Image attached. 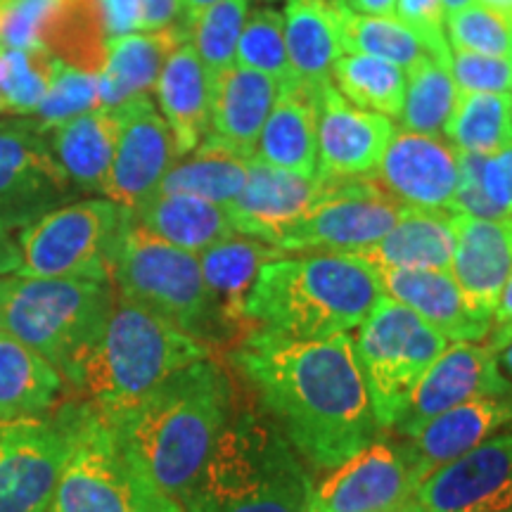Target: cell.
Returning a JSON list of instances; mask_svg holds the SVG:
<instances>
[{
	"mask_svg": "<svg viewBox=\"0 0 512 512\" xmlns=\"http://www.w3.org/2000/svg\"><path fill=\"white\" fill-rule=\"evenodd\" d=\"M230 361L261 413L320 470L347 463L380 432L349 332L302 342L252 328L235 342Z\"/></svg>",
	"mask_w": 512,
	"mask_h": 512,
	"instance_id": "6da1fadb",
	"label": "cell"
},
{
	"mask_svg": "<svg viewBox=\"0 0 512 512\" xmlns=\"http://www.w3.org/2000/svg\"><path fill=\"white\" fill-rule=\"evenodd\" d=\"M233 415V382L211 358L117 411L100 413L128 463L183 505Z\"/></svg>",
	"mask_w": 512,
	"mask_h": 512,
	"instance_id": "7a4b0ae2",
	"label": "cell"
},
{
	"mask_svg": "<svg viewBox=\"0 0 512 512\" xmlns=\"http://www.w3.org/2000/svg\"><path fill=\"white\" fill-rule=\"evenodd\" d=\"M382 299L377 273L354 254H285L256 275L245 316L280 337L347 335Z\"/></svg>",
	"mask_w": 512,
	"mask_h": 512,
	"instance_id": "3957f363",
	"label": "cell"
},
{
	"mask_svg": "<svg viewBox=\"0 0 512 512\" xmlns=\"http://www.w3.org/2000/svg\"><path fill=\"white\" fill-rule=\"evenodd\" d=\"M313 479L302 456L261 411L230 415L185 512H311Z\"/></svg>",
	"mask_w": 512,
	"mask_h": 512,
	"instance_id": "277c9868",
	"label": "cell"
},
{
	"mask_svg": "<svg viewBox=\"0 0 512 512\" xmlns=\"http://www.w3.org/2000/svg\"><path fill=\"white\" fill-rule=\"evenodd\" d=\"M117 302L112 280L0 278V328L76 389Z\"/></svg>",
	"mask_w": 512,
	"mask_h": 512,
	"instance_id": "5b68a950",
	"label": "cell"
},
{
	"mask_svg": "<svg viewBox=\"0 0 512 512\" xmlns=\"http://www.w3.org/2000/svg\"><path fill=\"white\" fill-rule=\"evenodd\" d=\"M209 354L207 344L117 294L105 332L76 389L95 411L110 413L143 399L178 370Z\"/></svg>",
	"mask_w": 512,
	"mask_h": 512,
	"instance_id": "8992f818",
	"label": "cell"
},
{
	"mask_svg": "<svg viewBox=\"0 0 512 512\" xmlns=\"http://www.w3.org/2000/svg\"><path fill=\"white\" fill-rule=\"evenodd\" d=\"M112 285L121 299L152 311L209 349L238 342V332L223 320L204 285L197 254L155 238L133 219L114 254Z\"/></svg>",
	"mask_w": 512,
	"mask_h": 512,
	"instance_id": "52a82bcc",
	"label": "cell"
},
{
	"mask_svg": "<svg viewBox=\"0 0 512 512\" xmlns=\"http://www.w3.org/2000/svg\"><path fill=\"white\" fill-rule=\"evenodd\" d=\"M356 330L354 347L375 422L380 430H394L448 339L384 294Z\"/></svg>",
	"mask_w": 512,
	"mask_h": 512,
	"instance_id": "ba28073f",
	"label": "cell"
},
{
	"mask_svg": "<svg viewBox=\"0 0 512 512\" xmlns=\"http://www.w3.org/2000/svg\"><path fill=\"white\" fill-rule=\"evenodd\" d=\"M133 216L105 200L57 207L19 230V278L112 280L114 254Z\"/></svg>",
	"mask_w": 512,
	"mask_h": 512,
	"instance_id": "9c48e42d",
	"label": "cell"
},
{
	"mask_svg": "<svg viewBox=\"0 0 512 512\" xmlns=\"http://www.w3.org/2000/svg\"><path fill=\"white\" fill-rule=\"evenodd\" d=\"M48 512H183L128 463L110 427L88 403Z\"/></svg>",
	"mask_w": 512,
	"mask_h": 512,
	"instance_id": "30bf717a",
	"label": "cell"
},
{
	"mask_svg": "<svg viewBox=\"0 0 512 512\" xmlns=\"http://www.w3.org/2000/svg\"><path fill=\"white\" fill-rule=\"evenodd\" d=\"M86 413V401H69L41 418L0 420V512H48Z\"/></svg>",
	"mask_w": 512,
	"mask_h": 512,
	"instance_id": "8fae6325",
	"label": "cell"
},
{
	"mask_svg": "<svg viewBox=\"0 0 512 512\" xmlns=\"http://www.w3.org/2000/svg\"><path fill=\"white\" fill-rule=\"evenodd\" d=\"M406 211L373 178L337 181L275 247L285 254H356L380 242Z\"/></svg>",
	"mask_w": 512,
	"mask_h": 512,
	"instance_id": "7c38bea8",
	"label": "cell"
},
{
	"mask_svg": "<svg viewBox=\"0 0 512 512\" xmlns=\"http://www.w3.org/2000/svg\"><path fill=\"white\" fill-rule=\"evenodd\" d=\"M76 195L41 121H0V230H24Z\"/></svg>",
	"mask_w": 512,
	"mask_h": 512,
	"instance_id": "4fadbf2b",
	"label": "cell"
},
{
	"mask_svg": "<svg viewBox=\"0 0 512 512\" xmlns=\"http://www.w3.org/2000/svg\"><path fill=\"white\" fill-rule=\"evenodd\" d=\"M114 112L119 117V138L102 195L133 216L157 195L164 176L181 155L150 95L126 102Z\"/></svg>",
	"mask_w": 512,
	"mask_h": 512,
	"instance_id": "5bb4252c",
	"label": "cell"
},
{
	"mask_svg": "<svg viewBox=\"0 0 512 512\" xmlns=\"http://www.w3.org/2000/svg\"><path fill=\"white\" fill-rule=\"evenodd\" d=\"M415 489L406 444L373 439L313 491L311 512H389L411 501Z\"/></svg>",
	"mask_w": 512,
	"mask_h": 512,
	"instance_id": "9a60e30c",
	"label": "cell"
},
{
	"mask_svg": "<svg viewBox=\"0 0 512 512\" xmlns=\"http://www.w3.org/2000/svg\"><path fill=\"white\" fill-rule=\"evenodd\" d=\"M370 178L406 209L453 214L460 152L441 136L396 131Z\"/></svg>",
	"mask_w": 512,
	"mask_h": 512,
	"instance_id": "2e32d148",
	"label": "cell"
},
{
	"mask_svg": "<svg viewBox=\"0 0 512 512\" xmlns=\"http://www.w3.org/2000/svg\"><path fill=\"white\" fill-rule=\"evenodd\" d=\"M427 512H512V432H498L415 489Z\"/></svg>",
	"mask_w": 512,
	"mask_h": 512,
	"instance_id": "e0dca14e",
	"label": "cell"
},
{
	"mask_svg": "<svg viewBox=\"0 0 512 512\" xmlns=\"http://www.w3.org/2000/svg\"><path fill=\"white\" fill-rule=\"evenodd\" d=\"M505 394H512V382L501 373L494 351L486 344L453 342L422 377L394 430L411 439L427 422L460 403Z\"/></svg>",
	"mask_w": 512,
	"mask_h": 512,
	"instance_id": "ac0fdd59",
	"label": "cell"
},
{
	"mask_svg": "<svg viewBox=\"0 0 512 512\" xmlns=\"http://www.w3.org/2000/svg\"><path fill=\"white\" fill-rule=\"evenodd\" d=\"M394 133L392 119L351 105L330 81L318 88V178L323 181L373 176Z\"/></svg>",
	"mask_w": 512,
	"mask_h": 512,
	"instance_id": "d6986e66",
	"label": "cell"
},
{
	"mask_svg": "<svg viewBox=\"0 0 512 512\" xmlns=\"http://www.w3.org/2000/svg\"><path fill=\"white\" fill-rule=\"evenodd\" d=\"M332 185L335 183L318 176L290 174L252 157L247 164L245 188L226 211L235 233L275 247L285 230L323 200Z\"/></svg>",
	"mask_w": 512,
	"mask_h": 512,
	"instance_id": "ffe728a7",
	"label": "cell"
},
{
	"mask_svg": "<svg viewBox=\"0 0 512 512\" xmlns=\"http://www.w3.org/2000/svg\"><path fill=\"white\" fill-rule=\"evenodd\" d=\"M456 235L451 278L456 280L467 309L489 320L512 268V219H477L451 214Z\"/></svg>",
	"mask_w": 512,
	"mask_h": 512,
	"instance_id": "44dd1931",
	"label": "cell"
},
{
	"mask_svg": "<svg viewBox=\"0 0 512 512\" xmlns=\"http://www.w3.org/2000/svg\"><path fill=\"white\" fill-rule=\"evenodd\" d=\"M512 425V394L482 396L441 413L406 441L415 484Z\"/></svg>",
	"mask_w": 512,
	"mask_h": 512,
	"instance_id": "7402d4cb",
	"label": "cell"
},
{
	"mask_svg": "<svg viewBox=\"0 0 512 512\" xmlns=\"http://www.w3.org/2000/svg\"><path fill=\"white\" fill-rule=\"evenodd\" d=\"M278 93V81L238 64L214 74L207 138L235 155L252 159Z\"/></svg>",
	"mask_w": 512,
	"mask_h": 512,
	"instance_id": "603a6c76",
	"label": "cell"
},
{
	"mask_svg": "<svg viewBox=\"0 0 512 512\" xmlns=\"http://www.w3.org/2000/svg\"><path fill=\"white\" fill-rule=\"evenodd\" d=\"M384 297L394 299L439 330L453 342H479L489 335L491 323L467 309L456 280L448 271H403V268H380Z\"/></svg>",
	"mask_w": 512,
	"mask_h": 512,
	"instance_id": "cb8c5ba5",
	"label": "cell"
},
{
	"mask_svg": "<svg viewBox=\"0 0 512 512\" xmlns=\"http://www.w3.org/2000/svg\"><path fill=\"white\" fill-rule=\"evenodd\" d=\"M254 159L304 178L318 176V88L297 81L280 88Z\"/></svg>",
	"mask_w": 512,
	"mask_h": 512,
	"instance_id": "d4e9b609",
	"label": "cell"
},
{
	"mask_svg": "<svg viewBox=\"0 0 512 512\" xmlns=\"http://www.w3.org/2000/svg\"><path fill=\"white\" fill-rule=\"evenodd\" d=\"M188 41L183 24L159 31H136L110 41L107 62L100 74V98L105 110H119L126 102L155 91L166 60Z\"/></svg>",
	"mask_w": 512,
	"mask_h": 512,
	"instance_id": "484cf974",
	"label": "cell"
},
{
	"mask_svg": "<svg viewBox=\"0 0 512 512\" xmlns=\"http://www.w3.org/2000/svg\"><path fill=\"white\" fill-rule=\"evenodd\" d=\"M155 91L159 114L171 128L178 155H190L209 133L211 74L188 41L169 55Z\"/></svg>",
	"mask_w": 512,
	"mask_h": 512,
	"instance_id": "4316f807",
	"label": "cell"
},
{
	"mask_svg": "<svg viewBox=\"0 0 512 512\" xmlns=\"http://www.w3.org/2000/svg\"><path fill=\"white\" fill-rule=\"evenodd\" d=\"M280 256H285V252H280L278 247L245 235H230L197 254L204 285L223 320L238 332V339L254 328L245 316V306L256 275L268 261Z\"/></svg>",
	"mask_w": 512,
	"mask_h": 512,
	"instance_id": "83f0119b",
	"label": "cell"
},
{
	"mask_svg": "<svg viewBox=\"0 0 512 512\" xmlns=\"http://www.w3.org/2000/svg\"><path fill=\"white\" fill-rule=\"evenodd\" d=\"M46 128L57 164L74 190L105 192L119 138L117 112L98 107Z\"/></svg>",
	"mask_w": 512,
	"mask_h": 512,
	"instance_id": "f1b7e54d",
	"label": "cell"
},
{
	"mask_svg": "<svg viewBox=\"0 0 512 512\" xmlns=\"http://www.w3.org/2000/svg\"><path fill=\"white\" fill-rule=\"evenodd\" d=\"M453 249H456V235L451 228V214L408 209L380 242L354 256L373 271L403 268V271L451 273Z\"/></svg>",
	"mask_w": 512,
	"mask_h": 512,
	"instance_id": "f546056e",
	"label": "cell"
},
{
	"mask_svg": "<svg viewBox=\"0 0 512 512\" xmlns=\"http://www.w3.org/2000/svg\"><path fill=\"white\" fill-rule=\"evenodd\" d=\"M285 48L297 83L320 88L344 55L337 0H287Z\"/></svg>",
	"mask_w": 512,
	"mask_h": 512,
	"instance_id": "4dcf8cb0",
	"label": "cell"
},
{
	"mask_svg": "<svg viewBox=\"0 0 512 512\" xmlns=\"http://www.w3.org/2000/svg\"><path fill=\"white\" fill-rule=\"evenodd\" d=\"M133 221L155 238L190 254H200L216 242L238 235L226 207L181 192H157L133 214Z\"/></svg>",
	"mask_w": 512,
	"mask_h": 512,
	"instance_id": "1f68e13d",
	"label": "cell"
},
{
	"mask_svg": "<svg viewBox=\"0 0 512 512\" xmlns=\"http://www.w3.org/2000/svg\"><path fill=\"white\" fill-rule=\"evenodd\" d=\"M100 0H53L43 19L38 50L88 74H102L110 48Z\"/></svg>",
	"mask_w": 512,
	"mask_h": 512,
	"instance_id": "d6a6232c",
	"label": "cell"
},
{
	"mask_svg": "<svg viewBox=\"0 0 512 512\" xmlns=\"http://www.w3.org/2000/svg\"><path fill=\"white\" fill-rule=\"evenodd\" d=\"M62 384V375L38 351L0 332V420L50 413Z\"/></svg>",
	"mask_w": 512,
	"mask_h": 512,
	"instance_id": "836d02e7",
	"label": "cell"
},
{
	"mask_svg": "<svg viewBox=\"0 0 512 512\" xmlns=\"http://www.w3.org/2000/svg\"><path fill=\"white\" fill-rule=\"evenodd\" d=\"M249 159L214 140L204 138L197 150L178 159L164 176L159 192H181L202 200L230 207L245 188Z\"/></svg>",
	"mask_w": 512,
	"mask_h": 512,
	"instance_id": "e575fe53",
	"label": "cell"
},
{
	"mask_svg": "<svg viewBox=\"0 0 512 512\" xmlns=\"http://www.w3.org/2000/svg\"><path fill=\"white\" fill-rule=\"evenodd\" d=\"M446 140L467 155H496L512 145L510 93H458Z\"/></svg>",
	"mask_w": 512,
	"mask_h": 512,
	"instance_id": "d590c367",
	"label": "cell"
},
{
	"mask_svg": "<svg viewBox=\"0 0 512 512\" xmlns=\"http://www.w3.org/2000/svg\"><path fill=\"white\" fill-rule=\"evenodd\" d=\"M335 88L351 105L399 119L406 95V72L373 55L344 53L330 72Z\"/></svg>",
	"mask_w": 512,
	"mask_h": 512,
	"instance_id": "8d00e7d4",
	"label": "cell"
},
{
	"mask_svg": "<svg viewBox=\"0 0 512 512\" xmlns=\"http://www.w3.org/2000/svg\"><path fill=\"white\" fill-rule=\"evenodd\" d=\"M453 214L491 221L512 219V145L496 155L460 152V185Z\"/></svg>",
	"mask_w": 512,
	"mask_h": 512,
	"instance_id": "74e56055",
	"label": "cell"
},
{
	"mask_svg": "<svg viewBox=\"0 0 512 512\" xmlns=\"http://www.w3.org/2000/svg\"><path fill=\"white\" fill-rule=\"evenodd\" d=\"M458 100L451 69L432 57H422L406 72V95L399 114L401 131L441 136Z\"/></svg>",
	"mask_w": 512,
	"mask_h": 512,
	"instance_id": "f35d334b",
	"label": "cell"
},
{
	"mask_svg": "<svg viewBox=\"0 0 512 512\" xmlns=\"http://www.w3.org/2000/svg\"><path fill=\"white\" fill-rule=\"evenodd\" d=\"M337 15L344 53L380 57L401 67L403 72H408L422 57H430L420 38L396 17L356 15L342 0H337Z\"/></svg>",
	"mask_w": 512,
	"mask_h": 512,
	"instance_id": "ab89813d",
	"label": "cell"
},
{
	"mask_svg": "<svg viewBox=\"0 0 512 512\" xmlns=\"http://www.w3.org/2000/svg\"><path fill=\"white\" fill-rule=\"evenodd\" d=\"M249 15V0H219L185 19L188 43L214 76L235 64V50Z\"/></svg>",
	"mask_w": 512,
	"mask_h": 512,
	"instance_id": "60d3db41",
	"label": "cell"
},
{
	"mask_svg": "<svg viewBox=\"0 0 512 512\" xmlns=\"http://www.w3.org/2000/svg\"><path fill=\"white\" fill-rule=\"evenodd\" d=\"M55 60L36 48L0 50V110L34 114L50 86Z\"/></svg>",
	"mask_w": 512,
	"mask_h": 512,
	"instance_id": "b9f144b4",
	"label": "cell"
},
{
	"mask_svg": "<svg viewBox=\"0 0 512 512\" xmlns=\"http://www.w3.org/2000/svg\"><path fill=\"white\" fill-rule=\"evenodd\" d=\"M235 64L271 76L280 83V88L294 83L285 48L283 12L273 8H256L249 12L238 50H235Z\"/></svg>",
	"mask_w": 512,
	"mask_h": 512,
	"instance_id": "7bdbcfd3",
	"label": "cell"
},
{
	"mask_svg": "<svg viewBox=\"0 0 512 512\" xmlns=\"http://www.w3.org/2000/svg\"><path fill=\"white\" fill-rule=\"evenodd\" d=\"M446 38L451 50L512 60V15L472 3L446 17Z\"/></svg>",
	"mask_w": 512,
	"mask_h": 512,
	"instance_id": "ee69618b",
	"label": "cell"
},
{
	"mask_svg": "<svg viewBox=\"0 0 512 512\" xmlns=\"http://www.w3.org/2000/svg\"><path fill=\"white\" fill-rule=\"evenodd\" d=\"M98 107H102L100 76L79 72L55 60L50 86L34 114L41 124L55 126Z\"/></svg>",
	"mask_w": 512,
	"mask_h": 512,
	"instance_id": "f6af8a7d",
	"label": "cell"
},
{
	"mask_svg": "<svg viewBox=\"0 0 512 512\" xmlns=\"http://www.w3.org/2000/svg\"><path fill=\"white\" fill-rule=\"evenodd\" d=\"M396 19L420 38L432 60L451 69L444 0H396Z\"/></svg>",
	"mask_w": 512,
	"mask_h": 512,
	"instance_id": "bcb514c9",
	"label": "cell"
},
{
	"mask_svg": "<svg viewBox=\"0 0 512 512\" xmlns=\"http://www.w3.org/2000/svg\"><path fill=\"white\" fill-rule=\"evenodd\" d=\"M451 76L458 93H510L512 60L451 50Z\"/></svg>",
	"mask_w": 512,
	"mask_h": 512,
	"instance_id": "7dc6e473",
	"label": "cell"
},
{
	"mask_svg": "<svg viewBox=\"0 0 512 512\" xmlns=\"http://www.w3.org/2000/svg\"><path fill=\"white\" fill-rule=\"evenodd\" d=\"M53 0H0V50L36 48Z\"/></svg>",
	"mask_w": 512,
	"mask_h": 512,
	"instance_id": "c3c4849f",
	"label": "cell"
},
{
	"mask_svg": "<svg viewBox=\"0 0 512 512\" xmlns=\"http://www.w3.org/2000/svg\"><path fill=\"white\" fill-rule=\"evenodd\" d=\"M100 10L112 41L143 31V0H100Z\"/></svg>",
	"mask_w": 512,
	"mask_h": 512,
	"instance_id": "681fc988",
	"label": "cell"
},
{
	"mask_svg": "<svg viewBox=\"0 0 512 512\" xmlns=\"http://www.w3.org/2000/svg\"><path fill=\"white\" fill-rule=\"evenodd\" d=\"M484 339H486V347L494 351V354H498V351L508 347L512 342V268L501 290V297H498L494 316H491L489 335Z\"/></svg>",
	"mask_w": 512,
	"mask_h": 512,
	"instance_id": "f907efd6",
	"label": "cell"
},
{
	"mask_svg": "<svg viewBox=\"0 0 512 512\" xmlns=\"http://www.w3.org/2000/svg\"><path fill=\"white\" fill-rule=\"evenodd\" d=\"M185 24L181 0H143V31H159Z\"/></svg>",
	"mask_w": 512,
	"mask_h": 512,
	"instance_id": "816d5d0a",
	"label": "cell"
},
{
	"mask_svg": "<svg viewBox=\"0 0 512 512\" xmlns=\"http://www.w3.org/2000/svg\"><path fill=\"white\" fill-rule=\"evenodd\" d=\"M356 15L396 17V0H342Z\"/></svg>",
	"mask_w": 512,
	"mask_h": 512,
	"instance_id": "f5cc1de1",
	"label": "cell"
},
{
	"mask_svg": "<svg viewBox=\"0 0 512 512\" xmlns=\"http://www.w3.org/2000/svg\"><path fill=\"white\" fill-rule=\"evenodd\" d=\"M19 264H22L19 245L10 238V233L0 230V278L8 273H17Z\"/></svg>",
	"mask_w": 512,
	"mask_h": 512,
	"instance_id": "db71d44e",
	"label": "cell"
},
{
	"mask_svg": "<svg viewBox=\"0 0 512 512\" xmlns=\"http://www.w3.org/2000/svg\"><path fill=\"white\" fill-rule=\"evenodd\" d=\"M496 358H498V366H501V373L512 382V342L508 344V347H503L501 351H498Z\"/></svg>",
	"mask_w": 512,
	"mask_h": 512,
	"instance_id": "11a10c76",
	"label": "cell"
},
{
	"mask_svg": "<svg viewBox=\"0 0 512 512\" xmlns=\"http://www.w3.org/2000/svg\"><path fill=\"white\" fill-rule=\"evenodd\" d=\"M181 3H183V8H185V19H188L192 15H197V12L207 10L209 5L219 3V0H181Z\"/></svg>",
	"mask_w": 512,
	"mask_h": 512,
	"instance_id": "9f6ffc18",
	"label": "cell"
},
{
	"mask_svg": "<svg viewBox=\"0 0 512 512\" xmlns=\"http://www.w3.org/2000/svg\"><path fill=\"white\" fill-rule=\"evenodd\" d=\"M477 3L486 5V8H494L505 15H512V0H477Z\"/></svg>",
	"mask_w": 512,
	"mask_h": 512,
	"instance_id": "6f0895ef",
	"label": "cell"
},
{
	"mask_svg": "<svg viewBox=\"0 0 512 512\" xmlns=\"http://www.w3.org/2000/svg\"><path fill=\"white\" fill-rule=\"evenodd\" d=\"M472 3H477V0H444L446 17H448V15H453V12H458V10H465V8H470Z\"/></svg>",
	"mask_w": 512,
	"mask_h": 512,
	"instance_id": "680465c9",
	"label": "cell"
},
{
	"mask_svg": "<svg viewBox=\"0 0 512 512\" xmlns=\"http://www.w3.org/2000/svg\"><path fill=\"white\" fill-rule=\"evenodd\" d=\"M399 512H427L425 508H422V505H418L415 503V498H411V501H406L401 505V508H396Z\"/></svg>",
	"mask_w": 512,
	"mask_h": 512,
	"instance_id": "91938a15",
	"label": "cell"
},
{
	"mask_svg": "<svg viewBox=\"0 0 512 512\" xmlns=\"http://www.w3.org/2000/svg\"><path fill=\"white\" fill-rule=\"evenodd\" d=\"M389 512H399V510H389Z\"/></svg>",
	"mask_w": 512,
	"mask_h": 512,
	"instance_id": "94428289",
	"label": "cell"
},
{
	"mask_svg": "<svg viewBox=\"0 0 512 512\" xmlns=\"http://www.w3.org/2000/svg\"><path fill=\"white\" fill-rule=\"evenodd\" d=\"M510 98H512V91H510Z\"/></svg>",
	"mask_w": 512,
	"mask_h": 512,
	"instance_id": "6125c7cd",
	"label": "cell"
},
{
	"mask_svg": "<svg viewBox=\"0 0 512 512\" xmlns=\"http://www.w3.org/2000/svg\"><path fill=\"white\" fill-rule=\"evenodd\" d=\"M0 332H3V328H0Z\"/></svg>",
	"mask_w": 512,
	"mask_h": 512,
	"instance_id": "be15d7a7",
	"label": "cell"
}]
</instances>
